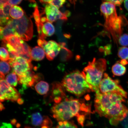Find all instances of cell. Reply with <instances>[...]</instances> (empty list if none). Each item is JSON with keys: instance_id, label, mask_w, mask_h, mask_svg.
<instances>
[{"instance_id": "cell-25", "label": "cell", "mask_w": 128, "mask_h": 128, "mask_svg": "<svg viewBox=\"0 0 128 128\" xmlns=\"http://www.w3.org/2000/svg\"><path fill=\"white\" fill-rule=\"evenodd\" d=\"M0 58L1 60L4 61H8L10 58L8 52L4 47H1L0 49Z\"/></svg>"}, {"instance_id": "cell-10", "label": "cell", "mask_w": 128, "mask_h": 128, "mask_svg": "<svg viewBox=\"0 0 128 128\" xmlns=\"http://www.w3.org/2000/svg\"><path fill=\"white\" fill-rule=\"evenodd\" d=\"M28 122L35 126H47L50 128L52 123L48 116L43 115L40 112H33L28 116Z\"/></svg>"}, {"instance_id": "cell-23", "label": "cell", "mask_w": 128, "mask_h": 128, "mask_svg": "<svg viewBox=\"0 0 128 128\" xmlns=\"http://www.w3.org/2000/svg\"><path fill=\"white\" fill-rule=\"evenodd\" d=\"M3 46H4L8 49L10 55V58H15L17 57L20 56L18 52L16 50L12 47V46L8 43L6 44H3L2 43Z\"/></svg>"}, {"instance_id": "cell-6", "label": "cell", "mask_w": 128, "mask_h": 128, "mask_svg": "<svg viewBox=\"0 0 128 128\" xmlns=\"http://www.w3.org/2000/svg\"><path fill=\"white\" fill-rule=\"evenodd\" d=\"M12 23L16 33L24 40L28 41L32 38L33 27L30 18L25 14L23 17L18 20H12Z\"/></svg>"}, {"instance_id": "cell-16", "label": "cell", "mask_w": 128, "mask_h": 128, "mask_svg": "<svg viewBox=\"0 0 128 128\" xmlns=\"http://www.w3.org/2000/svg\"><path fill=\"white\" fill-rule=\"evenodd\" d=\"M42 30L43 36L46 38L47 36H50L54 34L55 28L52 22L48 20L42 23Z\"/></svg>"}, {"instance_id": "cell-20", "label": "cell", "mask_w": 128, "mask_h": 128, "mask_svg": "<svg viewBox=\"0 0 128 128\" xmlns=\"http://www.w3.org/2000/svg\"><path fill=\"white\" fill-rule=\"evenodd\" d=\"M10 65L8 62L1 60L0 62V80L4 79L5 75L8 73L10 70Z\"/></svg>"}, {"instance_id": "cell-37", "label": "cell", "mask_w": 128, "mask_h": 128, "mask_svg": "<svg viewBox=\"0 0 128 128\" xmlns=\"http://www.w3.org/2000/svg\"><path fill=\"white\" fill-rule=\"evenodd\" d=\"M122 65H124L127 64L128 63L127 60H122L120 62H119Z\"/></svg>"}, {"instance_id": "cell-13", "label": "cell", "mask_w": 128, "mask_h": 128, "mask_svg": "<svg viewBox=\"0 0 128 128\" xmlns=\"http://www.w3.org/2000/svg\"><path fill=\"white\" fill-rule=\"evenodd\" d=\"M42 48L45 52L46 58L50 60H54L62 48L60 43L58 44L54 40L46 42Z\"/></svg>"}, {"instance_id": "cell-31", "label": "cell", "mask_w": 128, "mask_h": 128, "mask_svg": "<svg viewBox=\"0 0 128 128\" xmlns=\"http://www.w3.org/2000/svg\"><path fill=\"white\" fill-rule=\"evenodd\" d=\"M121 124L124 128H128V114L126 117L122 121Z\"/></svg>"}, {"instance_id": "cell-24", "label": "cell", "mask_w": 128, "mask_h": 128, "mask_svg": "<svg viewBox=\"0 0 128 128\" xmlns=\"http://www.w3.org/2000/svg\"><path fill=\"white\" fill-rule=\"evenodd\" d=\"M0 10V24L1 26L4 27L7 25L12 19L10 17L6 16L1 8Z\"/></svg>"}, {"instance_id": "cell-9", "label": "cell", "mask_w": 128, "mask_h": 128, "mask_svg": "<svg viewBox=\"0 0 128 128\" xmlns=\"http://www.w3.org/2000/svg\"><path fill=\"white\" fill-rule=\"evenodd\" d=\"M13 70L18 76H21L27 72L32 70L33 66L31 62L23 57L19 56L15 58H11L8 61Z\"/></svg>"}, {"instance_id": "cell-28", "label": "cell", "mask_w": 128, "mask_h": 128, "mask_svg": "<svg viewBox=\"0 0 128 128\" xmlns=\"http://www.w3.org/2000/svg\"><path fill=\"white\" fill-rule=\"evenodd\" d=\"M12 5H11L9 3H8L4 5L1 6L0 8L2 9L3 12L5 15L8 17H10V11L11 8L12 7Z\"/></svg>"}, {"instance_id": "cell-38", "label": "cell", "mask_w": 128, "mask_h": 128, "mask_svg": "<svg viewBox=\"0 0 128 128\" xmlns=\"http://www.w3.org/2000/svg\"><path fill=\"white\" fill-rule=\"evenodd\" d=\"M70 2L72 4H73L74 6L76 5V3L77 0H69Z\"/></svg>"}, {"instance_id": "cell-3", "label": "cell", "mask_w": 128, "mask_h": 128, "mask_svg": "<svg viewBox=\"0 0 128 128\" xmlns=\"http://www.w3.org/2000/svg\"><path fill=\"white\" fill-rule=\"evenodd\" d=\"M61 84L67 92L78 97L92 92L82 72L78 70L66 75L62 80Z\"/></svg>"}, {"instance_id": "cell-27", "label": "cell", "mask_w": 128, "mask_h": 128, "mask_svg": "<svg viewBox=\"0 0 128 128\" xmlns=\"http://www.w3.org/2000/svg\"><path fill=\"white\" fill-rule=\"evenodd\" d=\"M119 42L122 46L124 47L128 46V35L125 34L120 36Z\"/></svg>"}, {"instance_id": "cell-32", "label": "cell", "mask_w": 128, "mask_h": 128, "mask_svg": "<svg viewBox=\"0 0 128 128\" xmlns=\"http://www.w3.org/2000/svg\"><path fill=\"white\" fill-rule=\"evenodd\" d=\"M22 0H9V2L12 6L20 4Z\"/></svg>"}, {"instance_id": "cell-17", "label": "cell", "mask_w": 128, "mask_h": 128, "mask_svg": "<svg viewBox=\"0 0 128 128\" xmlns=\"http://www.w3.org/2000/svg\"><path fill=\"white\" fill-rule=\"evenodd\" d=\"M25 14L22 8L17 6H12L10 11V15L14 20H18L22 18Z\"/></svg>"}, {"instance_id": "cell-36", "label": "cell", "mask_w": 128, "mask_h": 128, "mask_svg": "<svg viewBox=\"0 0 128 128\" xmlns=\"http://www.w3.org/2000/svg\"><path fill=\"white\" fill-rule=\"evenodd\" d=\"M124 4L125 7L128 11V0H124Z\"/></svg>"}, {"instance_id": "cell-40", "label": "cell", "mask_w": 128, "mask_h": 128, "mask_svg": "<svg viewBox=\"0 0 128 128\" xmlns=\"http://www.w3.org/2000/svg\"><path fill=\"white\" fill-rule=\"evenodd\" d=\"M5 108L4 106V105H3V104H2L1 102L0 103V110L1 111H2V110L4 109Z\"/></svg>"}, {"instance_id": "cell-8", "label": "cell", "mask_w": 128, "mask_h": 128, "mask_svg": "<svg viewBox=\"0 0 128 128\" xmlns=\"http://www.w3.org/2000/svg\"><path fill=\"white\" fill-rule=\"evenodd\" d=\"M0 91L1 102L6 100L17 102L21 98L20 94L17 90L8 84L4 79L0 80Z\"/></svg>"}, {"instance_id": "cell-39", "label": "cell", "mask_w": 128, "mask_h": 128, "mask_svg": "<svg viewBox=\"0 0 128 128\" xmlns=\"http://www.w3.org/2000/svg\"><path fill=\"white\" fill-rule=\"evenodd\" d=\"M17 102L20 104H22L24 103V100L20 98L18 101Z\"/></svg>"}, {"instance_id": "cell-22", "label": "cell", "mask_w": 128, "mask_h": 128, "mask_svg": "<svg viewBox=\"0 0 128 128\" xmlns=\"http://www.w3.org/2000/svg\"><path fill=\"white\" fill-rule=\"evenodd\" d=\"M54 128H78L72 122L65 121L59 122L58 124Z\"/></svg>"}, {"instance_id": "cell-4", "label": "cell", "mask_w": 128, "mask_h": 128, "mask_svg": "<svg viewBox=\"0 0 128 128\" xmlns=\"http://www.w3.org/2000/svg\"><path fill=\"white\" fill-rule=\"evenodd\" d=\"M106 68V61L105 59L94 58L83 70L82 73L92 92H100L99 86Z\"/></svg>"}, {"instance_id": "cell-33", "label": "cell", "mask_w": 128, "mask_h": 128, "mask_svg": "<svg viewBox=\"0 0 128 128\" xmlns=\"http://www.w3.org/2000/svg\"><path fill=\"white\" fill-rule=\"evenodd\" d=\"M0 128H14L10 124L8 123H2Z\"/></svg>"}, {"instance_id": "cell-42", "label": "cell", "mask_w": 128, "mask_h": 128, "mask_svg": "<svg viewBox=\"0 0 128 128\" xmlns=\"http://www.w3.org/2000/svg\"><path fill=\"white\" fill-rule=\"evenodd\" d=\"M41 128H48V127H47V126H42V127Z\"/></svg>"}, {"instance_id": "cell-34", "label": "cell", "mask_w": 128, "mask_h": 128, "mask_svg": "<svg viewBox=\"0 0 128 128\" xmlns=\"http://www.w3.org/2000/svg\"><path fill=\"white\" fill-rule=\"evenodd\" d=\"M8 3H9V0H0V7Z\"/></svg>"}, {"instance_id": "cell-2", "label": "cell", "mask_w": 128, "mask_h": 128, "mask_svg": "<svg viewBox=\"0 0 128 128\" xmlns=\"http://www.w3.org/2000/svg\"><path fill=\"white\" fill-rule=\"evenodd\" d=\"M89 111L88 107L78 99L66 98L58 103H55L51 108L52 116L59 122L68 121L76 116L78 122L84 126L85 120L82 112Z\"/></svg>"}, {"instance_id": "cell-18", "label": "cell", "mask_w": 128, "mask_h": 128, "mask_svg": "<svg viewBox=\"0 0 128 128\" xmlns=\"http://www.w3.org/2000/svg\"><path fill=\"white\" fill-rule=\"evenodd\" d=\"M35 89L36 92L40 95H45L49 90V84L46 82L41 81L36 85Z\"/></svg>"}, {"instance_id": "cell-30", "label": "cell", "mask_w": 128, "mask_h": 128, "mask_svg": "<svg viewBox=\"0 0 128 128\" xmlns=\"http://www.w3.org/2000/svg\"><path fill=\"white\" fill-rule=\"evenodd\" d=\"M124 0H102L104 2H109L112 3L116 6H119L122 4Z\"/></svg>"}, {"instance_id": "cell-43", "label": "cell", "mask_w": 128, "mask_h": 128, "mask_svg": "<svg viewBox=\"0 0 128 128\" xmlns=\"http://www.w3.org/2000/svg\"><path fill=\"white\" fill-rule=\"evenodd\" d=\"M24 128H32L30 127H29V126H25V127Z\"/></svg>"}, {"instance_id": "cell-1", "label": "cell", "mask_w": 128, "mask_h": 128, "mask_svg": "<svg viewBox=\"0 0 128 128\" xmlns=\"http://www.w3.org/2000/svg\"><path fill=\"white\" fill-rule=\"evenodd\" d=\"M96 93L95 110L100 116L108 118L113 125H116L126 117L128 109L123 104L125 100L122 96L113 92Z\"/></svg>"}, {"instance_id": "cell-12", "label": "cell", "mask_w": 128, "mask_h": 128, "mask_svg": "<svg viewBox=\"0 0 128 128\" xmlns=\"http://www.w3.org/2000/svg\"><path fill=\"white\" fill-rule=\"evenodd\" d=\"M44 12L48 20L52 23L58 20H66V13H63L58 8L50 4H48L45 8Z\"/></svg>"}, {"instance_id": "cell-7", "label": "cell", "mask_w": 128, "mask_h": 128, "mask_svg": "<svg viewBox=\"0 0 128 128\" xmlns=\"http://www.w3.org/2000/svg\"><path fill=\"white\" fill-rule=\"evenodd\" d=\"M99 91L101 93L113 92L127 98L128 94L120 85L119 81L114 80L106 73H104V76L99 86Z\"/></svg>"}, {"instance_id": "cell-21", "label": "cell", "mask_w": 128, "mask_h": 128, "mask_svg": "<svg viewBox=\"0 0 128 128\" xmlns=\"http://www.w3.org/2000/svg\"><path fill=\"white\" fill-rule=\"evenodd\" d=\"M6 80L9 84L13 87H16L18 83V77L15 72L8 74L6 78Z\"/></svg>"}, {"instance_id": "cell-14", "label": "cell", "mask_w": 128, "mask_h": 128, "mask_svg": "<svg viewBox=\"0 0 128 128\" xmlns=\"http://www.w3.org/2000/svg\"><path fill=\"white\" fill-rule=\"evenodd\" d=\"M12 20L5 26L0 27V38L2 41L6 39L9 36L17 34L15 29L12 25Z\"/></svg>"}, {"instance_id": "cell-11", "label": "cell", "mask_w": 128, "mask_h": 128, "mask_svg": "<svg viewBox=\"0 0 128 128\" xmlns=\"http://www.w3.org/2000/svg\"><path fill=\"white\" fill-rule=\"evenodd\" d=\"M41 78L40 74H36L34 72L30 70L18 76V82L24 88L31 87L41 80Z\"/></svg>"}, {"instance_id": "cell-15", "label": "cell", "mask_w": 128, "mask_h": 128, "mask_svg": "<svg viewBox=\"0 0 128 128\" xmlns=\"http://www.w3.org/2000/svg\"><path fill=\"white\" fill-rule=\"evenodd\" d=\"M44 50L39 46H36L33 48L31 51L32 60L39 61L44 59L45 55Z\"/></svg>"}, {"instance_id": "cell-26", "label": "cell", "mask_w": 128, "mask_h": 128, "mask_svg": "<svg viewBox=\"0 0 128 128\" xmlns=\"http://www.w3.org/2000/svg\"><path fill=\"white\" fill-rule=\"evenodd\" d=\"M118 55L122 60H128V48L124 47L120 48Z\"/></svg>"}, {"instance_id": "cell-41", "label": "cell", "mask_w": 128, "mask_h": 128, "mask_svg": "<svg viewBox=\"0 0 128 128\" xmlns=\"http://www.w3.org/2000/svg\"><path fill=\"white\" fill-rule=\"evenodd\" d=\"M29 0L32 2H36L34 0Z\"/></svg>"}, {"instance_id": "cell-19", "label": "cell", "mask_w": 128, "mask_h": 128, "mask_svg": "<svg viewBox=\"0 0 128 128\" xmlns=\"http://www.w3.org/2000/svg\"><path fill=\"white\" fill-rule=\"evenodd\" d=\"M112 71L114 76H121L126 73V68L124 65L118 62L112 66Z\"/></svg>"}, {"instance_id": "cell-44", "label": "cell", "mask_w": 128, "mask_h": 128, "mask_svg": "<svg viewBox=\"0 0 128 128\" xmlns=\"http://www.w3.org/2000/svg\"></svg>"}, {"instance_id": "cell-35", "label": "cell", "mask_w": 128, "mask_h": 128, "mask_svg": "<svg viewBox=\"0 0 128 128\" xmlns=\"http://www.w3.org/2000/svg\"><path fill=\"white\" fill-rule=\"evenodd\" d=\"M39 0L41 3L49 4L52 1V0Z\"/></svg>"}, {"instance_id": "cell-5", "label": "cell", "mask_w": 128, "mask_h": 128, "mask_svg": "<svg viewBox=\"0 0 128 128\" xmlns=\"http://www.w3.org/2000/svg\"><path fill=\"white\" fill-rule=\"evenodd\" d=\"M100 10L105 19V28L113 35L120 36L124 17L118 16L116 5L112 3L105 2L101 5Z\"/></svg>"}, {"instance_id": "cell-29", "label": "cell", "mask_w": 128, "mask_h": 128, "mask_svg": "<svg viewBox=\"0 0 128 128\" xmlns=\"http://www.w3.org/2000/svg\"><path fill=\"white\" fill-rule=\"evenodd\" d=\"M66 0H52L49 4L56 6L58 9L62 7Z\"/></svg>"}]
</instances>
